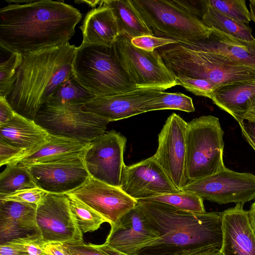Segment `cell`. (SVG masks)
<instances>
[{"mask_svg": "<svg viewBox=\"0 0 255 255\" xmlns=\"http://www.w3.org/2000/svg\"><path fill=\"white\" fill-rule=\"evenodd\" d=\"M81 13L64 1L31 0L0 9V45L21 55L62 45L75 33Z\"/></svg>", "mask_w": 255, "mask_h": 255, "instance_id": "obj_1", "label": "cell"}, {"mask_svg": "<svg viewBox=\"0 0 255 255\" xmlns=\"http://www.w3.org/2000/svg\"><path fill=\"white\" fill-rule=\"evenodd\" d=\"M136 206L160 236L155 243L141 250L137 255H190L221 249L222 212H192L142 200L137 201Z\"/></svg>", "mask_w": 255, "mask_h": 255, "instance_id": "obj_2", "label": "cell"}, {"mask_svg": "<svg viewBox=\"0 0 255 255\" xmlns=\"http://www.w3.org/2000/svg\"><path fill=\"white\" fill-rule=\"evenodd\" d=\"M76 49L68 42L22 55L12 91L6 98L15 112L34 120L41 106L73 74Z\"/></svg>", "mask_w": 255, "mask_h": 255, "instance_id": "obj_3", "label": "cell"}, {"mask_svg": "<svg viewBox=\"0 0 255 255\" xmlns=\"http://www.w3.org/2000/svg\"><path fill=\"white\" fill-rule=\"evenodd\" d=\"M76 79L95 97H105L138 89L112 47L83 44L77 47L72 64Z\"/></svg>", "mask_w": 255, "mask_h": 255, "instance_id": "obj_4", "label": "cell"}, {"mask_svg": "<svg viewBox=\"0 0 255 255\" xmlns=\"http://www.w3.org/2000/svg\"><path fill=\"white\" fill-rule=\"evenodd\" d=\"M159 53L165 65L174 75L205 79L217 88L255 80V70L213 52L196 50L175 43L165 46Z\"/></svg>", "mask_w": 255, "mask_h": 255, "instance_id": "obj_5", "label": "cell"}, {"mask_svg": "<svg viewBox=\"0 0 255 255\" xmlns=\"http://www.w3.org/2000/svg\"><path fill=\"white\" fill-rule=\"evenodd\" d=\"M131 1L154 36L184 44L206 39L212 32L182 0Z\"/></svg>", "mask_w": 255, "mask_h": 255, "instance_id": "obj_6", "label": "cell"}, {"mask_svg": "<svg viewBox=\"0 0 255 255\" xmlns=\"http://www.w3.org/2000/svg\"><path fill=\"white\" fill-rule=\"evenodd\" d=\"M223 136L219 119L213 116H204L187 122L185 142L188 183L226 167L223 160Z\"/></svg>", "mask_w": 255, "mask_h": 255, "instance_id": "obj_7", "label": "cell"}, {"mask_svg": "<svg viewBox=\"0 0 255 255\" xmlns=\"http://www.w3.org/2000/svg\"><path fill=\"white\" fill-rule=\"evenodd\" d=\"M83 106L45 103L34 121L49 133L88 143L106 131L109 120L82 109Z\"/></svg>", "mask_w": 255, "mask_h": 255, "instance_id": "obj_8", "label": "cell"}, {"mask_svg": "<svg viewBox=\"0 0 255 255\" xmlns=\"http://www.w3.org/2000/svg\"><path fill=\"white\" fill-rule=\"evenodd\" d=\"M119 57L138 89L164 91L179 84L164 64L159 52L134 46L131 38L119 36L115 42Z\"/></svg>", "mask_w": 255, "mask_h": 255, "instance_id": "obj_9", "label": "cell"}, {"mask_svg": "<svg viewBox=\"0 0 255 255\" xmlns=\"http://www.w3.org/2000/svg\"><path fill=\"white\" fill-rule=\"evenodd\" d=\"M182 190L220 204H244L255 199V175L225 167L215 174L188 183Z\"/></svg>", "mask_w": 255, "mask_h": 255, "instance_id": "obj_10", "label": "cell"}, {"mask_svg": "<svg viewBox=\"0 0 255 255\" xmlns=\"http://www.w3.org/2000/svg\"><path fill=\"white\" fill-rule=\"evenodd\" d=\"M126 142V137L115 130L92 140L83 157L90 176L120 187Z\"/></svg>", "mask_w": 255, "mask_h": 255, "instance_id": "obj_11", "label": "cell"}, {"mask_svg": "<svg viewBox=\"0 0 255 255\" xmlns=\"http://www.w3.org/2000/svg\"><path fill=\"white\" fill-rule=\"evenodd\" d=\"M36 218L45 243L84 242L67 194L48 193L37 204Z\"/></svg>", "mask_w": 255, "mask_h": 255, "instance_id": "obj_12", "label": "cell"}, {"mask_svg": "<svg viewBox=\"0 0 255 255\" xmlns=\"http://www.w3.org/2000/svg\"><path fill=\"white\" fill-rule=\"evenodd\" d=\"M187 122L172 113L158 134V147L153 155L175 187L180 191L188 183L186 169Z\"/></svg>", "mask_w": 255, "mask_h": 255, "instance_id": "obj_13", "label": "cell"}, {"mask_svg": "<svg viewBox=\"0 0 255 255\" xmlns=\"http://www.w3.org/2000/svg\"><path fill=\"white\" fill-rule=\"evenodd\" d=\"M84 155L25 167L39 188L48 193L66 194L80 187L90 177Z\"/></svg>", "mask_w": 255, "mask_h": 255, "instance_id": "obj_14", "label": "cell"}, {"mask_svg": "<svg viewBox=\"0 0 255 255\" xmlns=\"http://www.w3.org/2000/svg\"><path fill=\"white\" fill-rule=\"evenodd\" d=\"M120 188L137 201L180 191L153 156L130 165L125 164Z\"/></svg>", "mask_w": 255, "mask_h": 255, "instance_id": "obj_15", "label": "cell"}, {"mask_svg": "<svg viewBox=\"0 0 255 255\" xmlns=\"http://www.w3.org/2000/svg\"><path fill=\"white\" fill-rule=\"evenodd\" d=\"M90 206L102 216L110 225L134 208L137 201L120 187L92 177L77 189L68 193Z\"/></svg>", "mask_w": 255, "mask_h": 255, "instance_id": "obj_16", "label": "cell"}, {"mask_svg": "<svg viewBox=\"0 0 255 255\" xmlns=\"http://www.w3.org/2000/svg\"><path fill=\"white\" fill-rule=\"evenodd\" d=\"M111 227L104 244L128 255H137L141 250L151 246L160 237L136 206Z\"/></svg>", "mask_w": 255, "mask_h": 255, "instance_id": "obj_17", "label": "cell"}, {"mask_svg": "<svg viewBox=\"0 0 255 255\" xmlns=\"http://www.w3.org/2000/svg\"><path fill=\"white\" fill-rule=\"evenodd\" d=\"M162 91L138 89L114 96L96 97L83 105L82 109L110 122L116 121L146 113L147 103Z\"/></svg>", "mask_w": 255, "mask_h": 255, "instance_id": "obj_18", "label": "cell"}, {"mask_svg": "<svg viewBox=\"0 0 255 255\" xmlns=\"http://www.w3.org/2000/svg\"><path fill=\"white\" fill-rule=\"evenodd\" d=\"M243 204L221 213L223 255H255V235Z\"/></svg>", "mask_w": 255, "mask_h": 255, "instance_id": "obj_19", "label": "cell"}, {"mask_svg": "<svg viewBox=\"0 0 255 255\" xmlns=\"http://www.w3.org/2000/svg\"><path fill=\"white\" fill-rule=\"evenodd\" d=\"M36 204L0 200V245L13 240L41 237Z\"/></svg>", "mask_w": 255, "mask_h": 255, "instance_id": "obj_20", "label": "cell"}, {"mask_svg": "<svg viewBox=\"0 0 255 255\" xmlns=\"http://www.w3.org/2000/svg\"><path fill=\"white\" fill-rule=\"evenodd\" d=\"M207 38L181 44L190 48L216 53L255 70V39L243 40L215 28Z\"/></svg>", "mask_w": 255, "mask_h": 255, "instance_id": "obj_21", "label": "cell"}, {"mask_svg": "<svg viewBox=\"0 0 255 255\" xmlns=\"http://www.w3.org/2000/svg\"><path fill=\"white\" fill-rule=\"evenodd\" d=\"M82 44L112 47L119 36L115 16L111 7L104 3L90 10L80 26Z\"/></svg>", "mask_w": 255, "mask_h": 255, "instance_id": "obj_22", "label": "cell"}, {"mask_svg": "<svg viewBox=\"0 0 255 255\" xmlns=\"http://www.w3.org/2000/svg\"><path fill=\"white\" fill-rule=\"evenodd\" d=\"M50 135L34 120L27 119L16 112L9 122L0 126V140L28 150L31 153L45 144Z\"/></svg>", "mask_w": 255, "mask_h": 255, "instance_id": "obj_23", "label": "cell"}, {"mask_svg": "<svg viewBox=\"0 0 255 255\" xmlns=\"http://www.w3.org/2000/svg\"><path fill=\"white\" fill-rule=\"evenodd\" d=\"M213 103L238 123L255 106V80L238 82L219 87L211 99Z\"/></svg>", "mask_w": 255, "mask_h": 255, "instance_id": "obj_24", "label": "cell"}, {"mask_svg": "<svg viewBox=\"0 0 255 255\" xmlns=\"http://www.w3.org/2000/svg\"><path fill=\"white\" fill-rule=\"evenodd\" d=\"M89 145V143L51 134L49 139L45 144L23 158L17 164L27 166L84 155Z\"/></svg>", "mask_w": 255, "mask_h": 255, "instance_id": "obj_25", "label": "cell"}, {"mask_svg": "<svg viewBox=\"0 0 255 255\" xmlns=\"http://www.w3.org/2000/svg\"><path fill=\"white\" fill-rule=\"evenodd\" d=\"M104 3L112 8L119 29V36L133 38L154 35L143 21L130 0H105Z\"/></svg>", "mask_w": 255, "mask_h": 255, "instance_id": "obj_26", "label": "cell"}, {"mask_svg": "<svg viewBox=\"0 0 255 255\" xmlns=\"http://www.w3.org/2000/svg\"><path fill=\"white\" fill-rule=\"evenodd\" d=\"M200 19L209 28H215L243 40L255 39L252 29L248 24L239 22L216 10L210 6L207 0H202Z\"/></svg>", "mask_w": 255, "mask_h": 255, "instance_id": "obj_27", "label": "cell"}, {"mask_svg": "<svg viewBox=\"0 0 255 255\" xmlns=\"http://www.w3.org/2000/svg\"><path fill=\"white\" fill-rule=\"evenodd\" d=\"M95 97L73 74L59 86L46 103L83 106Z\"/></svg>", "mask_w": 255, "mask_h": 255, "instance_id": "obj_28", "label": "cell"}, {"mask_svg": "<svg viewBox=\"0 0 255 255\" xmlns=\"http://www.w3.org/2000/svg\"><path fill=\"white\" fill-rule=\"evenodd\" d=\"M36 187L38 186L27 167L18 164L6 165L0 174V194H8Z\"/></svg>", "mask_w": 255, "mask_h": 255, "instance_id": "obj_29", "label": "cell"}, {"mask_svg": "<svg viewBox=\"0 0 255 255\" xmlns=\"http://www.w3.org/2000/svg\"><path fill=\"white\" fill-rule=\"evenodd\" d=\"M69 199L71 211L75 218L82 233L97 230L106 219L90 206L70 193H66Z\"/></svg>", "mask_w": 255, "mask_h": 255, "instance_id": "obj_30", "label": "cell"}, {"mask_svg": "<svg viewBox=\"0 0 255 255\" xmlns=\"http://www.w3.org/2000/svg\"><path fill=\"white\" fill-rule=\"evenodd\" d=\"M142 200L156 201L176 208L196 213L205 212L203 199L197 194L188 191L165 194Z\"/></svg>", "mask_w": 255, "mask_h": 255, "instance_id": "obj_31", "label": "cell"}, {"mask_svg": "<svg viewBox=\"0 0 255 255\" xmlns=\"http://www.w3.org/2000/svg\"><path fill=\"white\" fill-rule=\"evenodd\" d=\"M162 110H176L186 112L195 111L191 98L181 93L162 91L149 101L145 107V112Z\"/></svg>", "mask_w": 255, "mask_h": 255, "instance_id": "obj_32", "label": "cell"}, {"mask_svg": "<svg viewBox=\"0 0 255 255\" xmlns=\"http://www.w3.org/2000/svg\"><path fill=\"white\" fill-rule=\"evenodd\" d=\"M22 60L21 54L12 53L0 63V97L7 98L11 94Z\"/></svg>", "mask_w": 255, "mask_h": 255, "instance_id": "obj_33", "label": "cell"}, {"mask_svg": "<svg viewBox=\"0 0 255 255\" xmlns=\"http://www.w3.org/2000/svg\"><path fill=\"white\" fill-rule=\"evenodd\" d=\"M208 4L222 13L246 24L252 21L246 0H207Z\"/></svg>", "mask_w": 255, "mask_h": 255, "instance_id": "obj_34", "label": "cell"}, {"mask_svg": "<svg viewBox=\"0 0 255 255\" xmlns=\"http://www.w3.org/2000/svg\"><path fill=\"white\" fill-rule=\"evenodd\" d=\"M175 75L179 85L196 96L211 99L218 89L213 83L205 79L193 78L179 74Z\"/></svg>", "mask_w": 255, "mask_h": 255, "instance_id": "obj_35", "label": "cell"}, {"mask_svg": "<svg viewBox=\"0 0 255 255\" xmlns=\"http://www.w3.org/2000/svg\"><path fill=\"white\" fill-rule=\"evenodd\" d=\"M48 193L39 187H36L19 190L8 194H0V200L37 205Z\"/></svg>", "mask_w": 255, "mask_h": 255, "instance_id": "obj_36", "label": "cell"}, {"mask_svg": "<svg viewBox=\"0 0 255 255\" xmlns=\"http://www.w3.org/2000/svg\"><path fill=\"white\" fill-rule=\"evenodd\" d=\"M26 149L8 144L0 140V166L17 164L19 161L30 154Z\"/></svg>", "mask_w": 255, "mask_h": 255, "instance_id": "obj_37", "label": "cell"}, {"mask_svg": "<svg viewBox=\"0 0 255 255\" xmlns=\"http://www.w3.org/2000/svg\"><path fill=\"white\" fill-rule=\"evenodd\" d=\"M6 243L17 247L30 255H44L45 254L44 251L45 243L41 237L35 236L19 238L13 240L5 244Z\"/></svg>", "mask_w": 255, "mask_h": 255, "instance_id": "obj_38", "label": "cell"}, {"mask_svg": "<svg viewBox=\"0 0 255 255\" xmlns=\"http://www.w3.org/2000/svg\"><path fill=\"white\" fill-rule=\"evenodd\" d=\"M131 42L134 46L148 51H152L160 47L177 43L172 39L154 35L134 37L131 39Z\"/></svg>", "mask_w": 255, "mask_h": 255, "instance_id": "obj_39", "label": "cell"}, {"mask_svg": "<svg viewBox=\"0 0 255 255\" xmlns=\"http://www.w3.org/2000/svg\"><path fill=\"white\" fill-rule=\"evenodd\" d=\"M63 244L70 255H108L98 245L86 244L84 242H68Z\"/></svg>", "mask_w": 255, "mask_h": 255, "instance_id": "obj_40", "label": "cell"}, {"mask_svg": "<svg viewBox=\"0 0 255 255\" xmlns=\"http://www.w3.org/2000/svg\"><path fill=\"white\" fill-rule=\"evenodd\" d=\"M239 125L243 136L255 151V122L244 120Z\"/></svg>", "mask_w": 255, "mask_h": 255, "instance_id": "obj_41", "label": "cell"}, {"mask_svg": "<svg viewBox=\"0 0 255 255\" xmlns=\"http://www.w3.org/2000/svg\"><path fill=\"white\" fill-rule=\"evenodd\" d=\"M16 112L8 103L6 98L0 97V126L9 122Z\"/></svg>", "mask_w": 255, "mask_h": 255, "instance_id": "obj_42", "label": "cell"}, {"mask_svg": "<svg viewBox=\"0 0 255 255\" xmlns=\"http://www.w3.org/2000/svg\"><path fill=\"white\" fill-rule=\"evenodd\" d=\"M44 251L47 255H70L63 243L60 242L45 243Z\"/></svg>", "mask_w": 255, "mask_h": 255, "instance_id": "obj_43", "label": "cell"}, {"mask_svg": "<svg viewBox=\"0 0 255 255\" xmlns=\"http://www.w3.org/2000/svg\"><path fill=\"white\" fill-rule=\"evenodd\" d=\"M0 255H30L17 247L10 244L0 245Z\"/></svg>", "mask_w": 255, "mask_h": 255, "instance_id": "obj_44", "label": "cell"}, {"mask_svg": "<svg viewBox=\"0 0 255 255\" xmlns=\"http://www.w3.org/2000/svg\"><path fill=\"white\" fill-rule=\"evenodd\" d=\"M248 215L250 225L255 235V202L248 211Z\"/></svg>", "mask_w": 255, "mask_h": 255, "instance_id": "obj_45", "label": "cell"}, {"mask_svg": "<svg viewBox=\"0 0 255 255\" xmlns=\"http://www.w3.org/2000/svg\"><path fill=\"white\" fill-rule=\"evenodd\" d=\"M99 248L104 252L108 255H128L118 251L115 250L108 245L104 244L101 245H98Z\"/></svg>", "mask_w": 255, "mask_h": 255, "instance_id": "obj_46", "label": "cell"}, {"mask_svg": "<svg viewBox=\"0 0 255 255\" xmlns=\"http://www.w3.org/2000/svg\"><path fill=\"white\" fill-rule=\"evenodd\" d=\"M190 255H223V254L220 249H216L200 252Z\"/></svg>", "mask_w": 255, "mask_h": 255, "instance_id": "obj_47", "label": "cell"}, {"mask_svg": "<svg viewBox=\"0 0 255 255\" xmlns=\"http://www.w3.org/2000/svg\"><path fill=\"white\" fill-rule=\"evenodd\" d=\"M255 122V106L253 107L245 114L244 117V120Z\"/></svg>", "mask_w": 255, "mask_h": 255, "instance_id": "obj_48", "label": "cell"}, {"mask_svg": "<svg viewBox=\"0 0 255 255\" xmlns=\"http://www.w3.org/2000/svg\"><path fill=\"white\" fill-rule=\"evenodd\" d=\"M74 2L78 3H85L94 8H96V5L99 6L103 3V0H78Z\"/></svg>", "mask_w": 255, "mask_h": 255, "instance_id": "obj_49", "label": "cell"}, {"mask_svg": "<svg viewBox=\"0 0 255 255\" xmlns=\"http://www.w3.org/2000/svg\"><path fill=\"white\" fill-rule=\"evenodd\" d=\"M249 7L251 19L255 23V0L249 1Z\"/></svg>", "mask_w": 255, "mask_h": 255, "instance_id": "obj_50", "label": "cell"}, {"mask_svg": "<svg viewBox=\"0 0 255 255\" xmlns=\"http://www.w3.org/2000/svg\"><path fill=\"white\" fill-rule=\"evenodd\" d=\"M44 255H46V254H45Z\"/></svg>", "mask_w": 255, "mask_h": 255, "instance_id": "obj_51", "label": "cell"}]
</instances>
